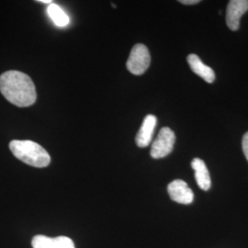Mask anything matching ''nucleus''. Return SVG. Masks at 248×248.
<instances>
[{"label":"nucleus","instance_id":"f257e3e1","mask_svg":"<svg viewBox=\"0 0 248 248\" xmlns=\"http://www.w3.org/2000/svg\"><path fill=\"white\" fill-rule=\"evenodd\" d=\"M0 92L16 106L23 108L35 103V86L31 78L22 72L10 70L0 76Z\"/></svg>","mask_w":248,"mask_h":248},{"label":"nucleus","instance_id":"f03ea898","mask_svg":"<svg viewBox=\"0 0 248 248\" xmlns=\"http://www.w3.org/2000/svg\"><path fill=\"white\" fill-rule=\"evenodd\" d=\"M9 149L18 160L34 168H46L51 163L48 152L32 141L13 140L9 142Z\"/></svg>","mask_w":248,"mask_h":248},{"label":"nucleus","instance_id":"7ed1b4c3","mask_svg":"<svg viewBox=\"0 0 248 248\" xmlns=\"http://www.w3.org/2000/svg\"><path fill=\"white\" fill-rule=\"evenodd\" d=\"M151 55L147 47L142 44L134 45L127 61V69L133 75L141 76L148 69Z\"/></svg>","mask_w":248,"mask_h":248},{"label":"nucleus","instance_id":"20e7f679","mask_svg":"<svg viewBox=\"0 0 248 248\" xmlns=\"http://www.w3.org/2000/svg\"><path fill=\"white\" fill-rule=\"evenodd\" d=\"M176 142L175 133L169 128L164 127L160 130L156 139L154 141L151 147V156L155 159H159L168 156L173 151Z\"/></svg>","mask_w":248,"mask_h":248},{"label":"nucleus","instance_id":"39448f33","mask_svg":"<svg viewBox=\"0 0 248 248\" xmlns=\"http://www.w3.org/2000/svg\"><path fill=\"white\" fill-rule=\"evenodd\" d=\"M170 199L177 203L190 204L194 200V194L191 188L185 181L181 179L173 180L168 186Z\"/></svg>","mask_w":248,"mask_h":248},{"label":"nucleus","instance_id":"423d86ee","mask_svg":"<svg viewBox=\"0 0 248 248\" xmlns=\"http://www.w3.org/2000/svg\"><path fill=\"white\" fill-rule=\"evenodd\" d=\"M248 10V0H231L227 7L226 23L232 31H237L240 18Z\"/></svg>","mask_w":248,"mask_h":248},{"label":"nucleus","instance_id":"0eeeda50","mask_svg":"<svg viewBox=\"0 0 248 248\" xmlns=\"http://www.w3.org/2000/svg\"><path fill=\"white\" fill-rule=\"evenodd\" d=\"M156 124L157 119L155 116L149 114L144 118L142 126L135 138L136 144L139 147H146L150 144Z\"/></svg>","mask_w":248,"mask_h":248},{"label":"nucleus","instance_id":"6e6552de","mask_svg":"<svg viewBox=\"0 0 248 248\" xmlns=\"http://www.w3.org/2000/svg\"><path fill=\"white\" fill-rule=\"evenodd\" d=\"M187 62L190 66L191 70L201 77L202 79L205 80L207 83L212 84L215 80V74L210 66L206 65L198 55L191 53L187 56Z\"/></svg>","mask_w":248,"mask_h":248},{"label":"nucleus","instance_id":"1a4fd4ad","mask_svg":"<svg viewBox=\"0 0 248 248\" xmlns=\"http://www.w3.org/2000/svg\"><path fill=\"white\" fill-rule=\"evenodd\" d=\"M191 167L195 171L197 184L202 190H209L212 185V181L205 162L200 158H194L191 162Z\"/></svg>","mask_w":248,"mask_h":248},{"label":"nucleus","instance_id":"9d476101","mask_svg":"<svg viewBox=\"0 0 248 248\" xmlns=\"http://www.w3.org/2000/svg\"><path fill=\"white\" fill-rule=\"evenodd\" d=\"M47 14L53 20V23L58 27L67 26L70 22L68 15L56 4H50L47 8Z\"/></svg>","mask_w":248,"mask_h":248},{"label":"nucleus","instance_id":"9b49d317","mask_svg":"<svg viewBox=\"0 0 248 248\" xmlns=\"http://www.w3.org/2000/svg\"><path fill=\"white\" fill-rule=\"evenodd\" d=\"M50 248H75V244L66 236H57L52 238Z\"/></svg>","mask_w":248,"mask_h":248},{"label":"nucleus","instance_id":"f8f14e48","mask_svg":"<svg viewBox=\"0 0 248 248\" xmlns=\"http://www.w3.org/2000/svg\"><path fill=\"white\" fill-rule=\"evenodd\" d=\"M52 238L45 235H36L31 241V246L33 248H51Z\"/></svg>","mask_w":248,"mask_h":248},{"label":"nucleus","instance_id":"ddd939ff","mask_svg":"<svg viewBox=\"0 0 248 248\" xmlns=\"http://www.w3.org/2000/svg\"><path fill=\"white\" fill-rule=\"evenodd\" d=\"M242 145H243V151H244V154L246 155V158L248 161V132L243 137Z\"/></svg>","mask_w":248,"mask_h":248},{"label":"nucleus","instance_id":"4468645a","mask_svg":"<svg viewBox=\"0 0 248 248\" xmlns=\"http://www.w3.org/2000/svg\"><path fill=\"white\" fill-rule=\"evenodd\" d=\"M179 2L184 5H194V4L200 3L201 1L200 0H180Z\"/></svg>","mask_w":248,"mask_h":248},{"label":"nucleus","instance_id":"2eb2a0df","mask_svg":"<svg viewBox=\"0 0 248 248\" xmlns=\"http://www.w3.org/2000/svg\"><path fill=\"white\" fill-rule=\"evenodd\" d=\"M37 2L42 3V4H49V5L53 3V1H52V0H38Z\"/></svg>","mask_w":248,"mask_h":248}]
</instances>
